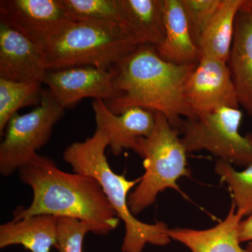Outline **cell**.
<instances>
[{
    "label": "cell",
    "mask_w": 252,
    "mask_h": 252,
    "mask_svg": "<svg viewBox=\"0 0 252 252\" xmlns=\"http://www.w3.org/2000/svg\"><path fill=\"white\" fill-rule=\"evenodd\" d=\"M165 37L157 49L167 62L176 64L198 63L201 55L190 32L182 0H164Z\"/></svg>",
    "instance_id": "15"
},
{
    "label": "cell",
    "mask_w": 252,
    "mask_h": 252,
    "mask_svg": "<svg viewBox=\"0 0 252 252\" xmlns=\"http://www.w3.org/2000/svg\"><path fill=\"white\" fill-rule=\"evenodd\" d=\"M239 237L241 243L249 242L246 250L248 252H252V215L240 222Z\"/></svg>",
    "instance_id": "24"
},
{
    "label": "cell",
    "mask_w": 252,
    "mask_h": 252,
    "mask_svg": "<svg viewBox=\"0 0 252 252\" xmlns=\"http://www.w3.org/2000/svg\"><path fill=\"white\" fill-rule=\"evenodd\" d=\"M0 22L44 50L72 22L63 0H1Z\"/></svg>",
    "instance_id": "8"
},
{
    "label": "cell",
    "mask_w": 252,
    "mask_h": 252,
    "mask_svg": "<svg viewBox=\"0 0 252 252\" xmlns=\"http://www.w3.org/2000/svg\"><path fill=\"white\" fill-rule=\"evenodd\" d=\"M47 71L42 48L0 22V79L43 84Z\"/></svg>",
    "instance_id": "12"
},
{
    "label": "cell",
    "mask_w": 252,
    "mask_h": 252,
    "mask_svg": "<svg viewBox=\"0 0 252 252\" xmlns=\"http://www.w3.org/2000/svg\"><path fill=\"white\" fill-rule=\"evenodd\" d=\"M239 104L252 117V16L247 0L235 20L228 62Z\"/></svg>",
    "instance_id": "13"
},
{
    "label": "cell",
    "mask_w": 252,
    "mask_h": 252,
    "mask_svg": "<svg viewBox=\"0 0 252 252\" xmlns=\"http://www.w3.org/2000/svg\"><path fill=\"white\" fill-rule=\"evenodd\" d=\"M126 24L132 32L154 47L165 37L164 0H121Z\"/></svg>",
    "instance_id": "18"
},
{
    "label": "cell",
    "mask_w": 252,
    "mask_h": 252,
    "mask_svg": "<svg viewBox=\"0 0 252 252\" xmlns=\"http://www.w3.org/2000/svg\"><path fill=\"white\" fill-rule=\"evenodd\" d=\"M247 5L252 16V0H247Z\"/></svg>",
    "instance_id": "25"
},
{
    "label": "cell",
    "mask_w": 252,
    "mask_h": 252,
    "mask_svg": "<svg viewBox=\"0 0 252 252\" xmlns=\"http://www.w3.org/2000/svg\"><path fill=\"white\" fill-rule=\"evenodd\" d=\"M18 173L32 190L33 199L29 207L15 209L13 220L40 215L67 217L89 223L98 235H109L119 225L120 220L94 177L63 171L53 159L38 154Z\"/></svg>",
    "instance_id": "1"
},
{
    "label": "cell",
    "mask_w": 252,
    "mask_h": 252,
    "mask_svg": "<svg viewBox=\"0 0 252 252\" xmlns=\"http://www.w3.org/2000/svg\"><path fill=\"white\" fill-rule=\"evenodd\" d=\"M59 217L40 215L0 225V249L21 245L31 252H51L58 241Z\"/></svg>",
    "instance_id": "16"
},
{
    "label": "cell",
    "mask_w": 252,
    "mask_h": 252,
    "mask_svg": "<svg viewBox=\"0 0 252 252\" xmlns=\"http://www.w3.org/2000/svg\"><path fill=\"white\" fill-rule=\"evenodd\" d=\"M245 0H223L198 43L201 58L228 62L235 20Z\"/></svg>",
    "instance_id": "17"
},
{
    "label": "cell",
    "mask_w": 252,
    "mask_h": 252,
    "mask_svg": "<svg viewBox=\"0 0 252 252\" xmlns=\"http://www.w3.org/2000/svg\"><path fill=\"white\" fill-rule=\"evenodd\" d=\"M185 95L195 117L222 107L240 108L227 63L201 58L187 81Z\"/></svg>",
    "instance_id": "10"
},
{
    "label": "cell",
    "mask_w": 252,
    "mask_h": 252,
    "mask_svg": "<svg viewBox=\"0 0 252 252\" xmlns=\"http://www.w3.org/2000/svg\"><path fill=\"white\" fill-rule=\"evenodd\" d=\"M196 64L167 62L154 46L142 44L112 68L118 96L104 103L115 114L132 107L160 113L179 128L184 119L196 118L185 95Z\"/></svg>",
    "instance_id": "2"
},
{
    "label": "cell",
    "mask_w": 252,
    "mask_h": 252,
    "mask_svg": "<svg viewBox=\"0 0 252 252\" xmlns=\"http://www.w3.org/2000/svg\"><path fill=\"white\" fill-rule=\"evenodd\" d=\"M243 217L232 203L225 218L218 224L205 230L169 228L171 240L185 245L190 252H248L242 248L239 227Z\"/></svg>",
    "instance_id": "14"
},
{
    "label": "cell",
    "mask_w": 252,
    "mask_h": 252,
    "mask_svg": "<svg viewBox=\"0 0 252 252\" xmlns=\"http://www.w3.org/2000/svg\"><path fill=\"white\" fill-rule=\"evenodd\" d=\"M93 109L96 129L107 137L114 156L120 155L125 149H130L141 157L142 140L151 135L155 126L156 112L132 107L115 114L102 99L93 101Z\"/></svg>",
    "instance_id": "11"
},
{
    "label": "cell",
    "mask_w": 252,
    "mask_h": 252,
    "mask_svg": "<svg viewBox=\"0 0 252 252\" xmlns=\"http://www.w3.org/2000/svg\"><path fill=\"white\" fill-rule=\"evenodd\" d=\"M74 22L102 21L120 25L129 30L121 0H63Z\"/></svg>",
    "instance_id": "20"
},
{
    "label": "cell",
    "mask_w": 252,
    "mask_h": 252,
    "mask_svg": "<svg viewBox=\"0 0 252 252\" xmlns=\"http://www.w3.org/2000/svg\"><path fill=\"white\" fill-rule=\"evenodd\" d=\"M108 147L107 137L96 129L89 138L68 146L63 152V159L70 165L73 172L94 177L102 187L111 206L125 225L122 252H142L147 244L166 246L171 241L166 223H145L131 212L127 203L129 194L140 182L141 177L127 180L113 171L105 154Z\"/></svg>",
    "instance_id": "3"
},
{
    "label": "cell",
    "mask_w": 252,
    "mask_h": 252,
    "mask_svg": "<svg viewBox=\"0 0 252 252\" xmlns=\"http://www.w3.org/2000/svg\"><path fill=\"white\" fill-rule=\"evenodd\" d=\"M40 83L15 82L0 79V135L18 109L40 104L44 89Z\"/></svg>",
    "instance_id": "19"
},
{
    "label": "cell",
    "mask_w": 252,
    "mask_h": 252,
    "mask_svg": "<svg viewBox=\"0 0 252 252\" xmlns=\"http://www.w3.org/2000/svg\"><path fill=\"white\" fill-rule=\"evenodd\" d=\"M43 84L64 109L74 107L85 98L108 102L117 97L112 69L77 66L48 70Z\"/></svg>",
    "instance_id": "9"
},
{
    "label": "cell",
    "mask_w": 252,
    "mask_h": 252,
    "mask_svg": "<svg viewBox=\"0 0 252 252\" xmlns=\"http://www.w3.org/2000/svg\"><path fill=\"white\" fill-rule=\"evenodd\" d=\"M145 42L124 26L72 22L44 47L48 70L77 66L112 69Z\"/></svg>",
    "instance_id": "4"
},
{
    "label": "cell",
    "mask_w": 252,
    "mask_h": 252,
    "mask_svg": "<svg viewBox=\"0 0 252 252\" xmlns=\"http://www.w3.org/2000/svg\"><path fill=\"white\" fill-rule=\"evenodd\" d=\"M222 1L223 0H182L190 32L197 46L205 29L220 7Z\"/></svg>",
    "instance_id": "22"
},
{
    "label": "cell",
    "mask_w": 252,
    "mask_h": 252,
    "mask_svg": "<svg viewBox=\"0 0 252 252\" xmlns=\"http://www.w3.org/2000/svg\"><path fill=\"white\" fill-rule=\"evenodd\" d=\"M64 110L49 91L44 90L35 109L22 115L17 113L10 119L0 144V174L3 177L18 172L47 144Z\"/></svg>",
    "instance_id": "7"
},
{
    "label": "cell",
    "mask_w": 252,
    "mask_h": 252,
    "mask_svg": "<svg viewBox=\"0 0 252 252\" xmlns=\"http://www.w3.org/2000/svg\"><path fill=\"white\" fill-rule=\"evenodd\" d=\"M187 154L177 129L163 114L156 112L154 130L142 140L144 173L127 200L134 215L153 205L158 195L166 189L181 192L177 182L182 177H190Z\"/></svg>",
    "instance_id": "5"
},
{
    "label": "cell",
    "mask_w": 252,
    "mask_h": 252,
    "mask_svg": "<svg viewBox=\"0 0 252 252\" xmlns=\"http://www.w3.org/2000/svg\"><path fill=\"white\" fill-rule=\"evenodd\" d=\"M94 228L89 223L76 219L59 217L58 252H83L84 238Z\"/></svg>",
    "instance_id": "23"
},
{
    "label": "cell",
    "mask_w": 252,
    "mask_h": 252,
    "mask_svg": "<svg viewBox=\"0 0 252 252\" xmlns=\"http://www.w3.org/2000/svg\"><path fill=\"white\" fill-rule=\"evenodd\" d=\"M215 172L227 185L236 211L243 217L252 215V165L238 171L229 162L217 160Z\"/></svg>",
    "instance_id": "21"
},
{
    "label": "cell",
    "mask_w": 252,
    "mask_h": 252,
    "mask_svg": "<svg viewBox=\"0 0 252 252\" xmlns=\"http://www.w3.org/2000/svg\"><path fill=\"white\" fill-rule=\"evenodd\" d=\"M243 116L240 108L222 107L184 119L179 129L187 153L207 151L231 165H252V132L240 133Z\"/></svg>",
    "instance_id": "6"
}]
</instances>
